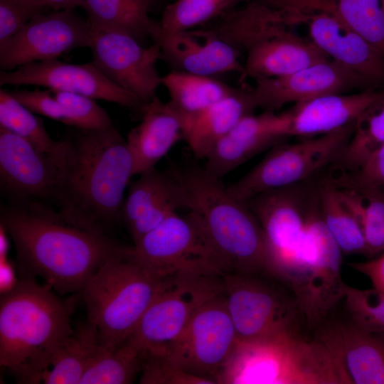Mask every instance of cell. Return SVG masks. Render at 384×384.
<instances>
[{
    "instance_id": "6da1fadb",
    "label": "cell",
    "mask_w": 384,
    "mask_h": 384,
    "mask_svg": "<svg viewBox=\"0 0 384 384\" xmlns=\"http://www.w3.org/2000/svg\"><path fill=\"white\" fill-rule=\"evenodd\" d=\"M0 220L14 243L21 277H40L60 294H79L125 247L55 201L9 198L1 205Z\"/></svg>"
},
{
    "instance_id": "7a4b0ae2",
    "label": "cell",
    "mask_w": 384,
    "mask_h": 384,
    "mask_svg": "<svg viewBox=\"0 0 384 384\" xmlns=\"http://www.w3.org/2000/svg\"><path fill=\"white\" fill-rule=\"evenodd\" d=\"M0 300V364L21 383H39L73 334L79 294L62 299L48 284L22 277Z\"/></svg>"
},
{
    "instance_id": "3957f363",
    "label": "cell",
    "mask_w": 384,
    "mask_h": 384,
    "mask_svg": "<svg viewBox=\"0 0 384 384\" xmlns=\"http://www.w3.org/2000/svg\"><path fill=\"white\" fill-rule=\"evenodd\" d=\"M68 139L70 154L56 202L107 232L121 220L124 194L134 176L127 140L115 127L80 129Z\"/></svg>"
},
{
    "instance_id": "277c9868",
    "label": "cell",
    "mask_w": 384,
    "mask_h": 384,
    "mask_svg": "<svg viewBox=\"0 0 384 384\" xmlns=\"http://www.w3.org/2000/svg\"><path fill=\"white\" fill-rule=\"evenodd\" d=\"M169 171L181 186L184 209L196 217L231 272L272 277L263 230L247 203L205 167L192 164Z\"/></svg>"
},
{
    "instance_id": "5b68a950",
    "label": "cell",
    "mask_w": 384,
    "mask_h": 384,
    "mask_svg": "<svg viewBox=\"0 0 384 384\" xmlns=\"http://www.w3.org/2000/svg\"><path fill=\"white\" fill-rule=\"evenodd\" d=\"M216 383L347 384L327 350L294 329L238 340Z\"/></svg>"
},
{
    "instance_id": "8992f818",
    "label": "cell",
    "mask_w": 384,
    "mask_h": 384,
    "mask_svg": "<svg viewBox=\"0 0 384 384\" xmlns=\"http://www.w3.org/2000/svg\"><path fill=\"white\" fill-rule=\"evenodd\" d=\"M210 27L245 53V76L255 80L286 75L326 61L329 57L312 41L292 31L285 15L257 1L232 8Z\"/></svg>"
},
{
    "instance_id": "52a82bcc",
    "label": "cell",
    "mask_w": 384,
    "mask_h": 384,
    "mask_svg": "<svg viewBox=\"0 0 384 384\" xmlns=\"http://www.w3.org/2000/svg\"><path fill=\"white\" fill-rule=\"evenodd\" d=\"M164 278L129 259L124 249L99 267L79 294L102 346L114 348L129 338Z\"/></svg>"
},
{
    "instance_id": "ba28073f",
    "label": "cell",
    "mask_w": 384,
    "mask_h": 384,
    "mask_svg": "<svg viewBox=\"0 0 384 384\" xmlns=\"http://www.w3.org/2000/svg\"><path fill=\"white\" fill-rule=\"evenodd\" d=\"M124 254L160 278L176 274L223 277L231 272L189 211L172 214L132 246H126Z\"/></svg>"
},
{
    "instance_id": "9c48e42d",
    "label": "cell",
    "mask_w": 384,
    "mask_h": 384,
    "mask_svg": "<svg viewBox=\"0 0 384 384\" xmlns=\"http://www.w3.org/2000/svg\"><path fill=\"white\" fill-rule=\"evenodd\" d=\"M355 123L294 144H279L250 171L228 187L236 198L247 201L264 192L312 178L335 164L354 129Z\"/></svg>"
},
{
    "instance_id": "30bf717a",
    "label": "cell",
    "mask_w": 384,
    "mask_h": 384,
    "mask_svg": "<svg viewBox=\"0 0 384 384\" xmlns=\"http://www.w3.org/2000/svg\"><path fill=\"white\" fill-rule=\"evenodd\" d=\"M223 292V277L176 274L166 277L129 338L145 354H165L196 311Z\"/></svg>"
},
{
    "instance_id": "8fae6325",
    "label": "cell",
    "mask_w": 384,
    "mask_h": 384,
    "mask_svg": "<svg viewBox=\"0 0 384 384\" xmlns=\"http://www.w3.org/2000/svg\"><path fill=\"white\" fill-rule=\"evenodd\" d=\"M238 341L222 292L196 311L165 355L185 372L216 384Z\"/></svg>"
},
{
    "instance_id": "7c38bea8",
    "label": "cell",
    "mask_w": 384,
    "mask_h": 384,
    "mask_svg": "<svg viewBox=\"0 0 384 384\" xmlns=\"http://www.w3.org/2000/svg\"><path fill=\"white\" fill-rule=\"evenodd\" d=\"M306 219L314 241V255L289 287L299 313L309 327H314L343 299L345 283L341 277L342 251L322 220L317 194L310 198Z\"/></svg>"
},
{
    "instance_id": "4fadbf2b",
    "label": "cell",
    "mask_w": 384,
    "mask_h": 384,
    "mask_svg": "<svg viewBox=\"0 0 384 384\" xmlns=\"http://www.w3.org/2000/svg\"><path fill=\"white\" fill-rule=\"evenodd\" d=\"M309 181L268 191L245 201L263 230L273 277L282 282L306 231L308 204L315 187Z\"/></svg>"
},
{
    "instance_id": "5bb4252c",
    "label": "cell",
    "mask_w": 384,
    "mask_h": 384,
    "mask_svg": "<svg viewBox=\"0 0 384 384\" xmlns=\"http://www.w3.org/2000/svg\"><path fill=\"white\" fill-rule=\"evenodd\" d=\"M92 27L89 48L92 63L112 83L137 97L150 102L161 85L157 68L161 46L154 42L144 47L125 33Z\"/></svg>"
},
{
    "instance_id": "9a60e30c",
    "label": "cell",
    "mask_w": 384,
    "mask_h": 384,
    "mask_svg": "<svg viewBox=\"0 0 384 384\" xmlns=\"http://www.w3.org/2000/svg\"><path fill=\"white\" fill-rule=\"evenodd\" d=\"M91 34L88 19L73 9L41 12L0 43V69L9 71L29 63L58 58L75 48H89Z\"/></svg>"
},
{
    "instance_id": "2e32d148",
    "label": "cell",
    "mask_w": 384,
    "mask_h": 384,
    "mask_svg": "<svg viewBox=\"0 0 384 384\" xmlns=\"http://www.w3.org/2000/svg\"><path fill=\"white\" fill-rule=\"evenodd\" d=\"M223 293L238 340H250L294 329L299 311L291 301L255 274L228 272Z\"/></svg>"
},
{
    "instance_id": "e0dca14e",
    "label": "cell",
    "mask_w": 384,
    "mask_h": 384,
    "mask_svg": "<svg viewBox=\"0 0 384 384\" xmlns=\"http://www.w3.org/2000/svg\"><path fill=\"white\" fill-rule=\"evenodd\" d=\"M0 85H37L79 94L140 112L144 103L110 81L92 63H67L58 58L32 62L0 71Z\"/></svg>"
},
{
    "instance_id": "ac0fdd59",
    "label": "cell",
    "mask_w": 384,
    "mask_h": 384,
    "mask_svg": "<svg viewBox=\"0 0 384 384\" xmlns=\"http://www.w3.org/2000/svg\"><path fill=\"white\" fill-rule=\"evenodd\" d=\"M369 85L334 60L317 63L292 73L255 80L250 93L257 107L276 111L289 103H302L332 93H346Z\"/></svg>"
},
{
    "instance_id": "d6986e66",
    "label": "cell",
    "mask_w": 384,
    "mask_h": 384,
    "mask_svg": "<svg viewBox=\"0 0 384 384\" xmlns=\"http://www.w3.org/2000/svg\"><path fill=\"white\" fill-rule=\"evenodd\" d=\"M0 183L9 198L56 202L60 171L28 142L0 126Z\"/></svg>"
},
{
    "instance_id": "ffe728a7",
    "label": "cell",
    "mask_w": 384,
    "mask_h": 384,
    "mask_svg": "<svg viewBox=\"0 0 384 384\" xmlns=\"http://www.w3.org/2000/svg\"><path fill=\"white\" fill-rule=\"evenodd\" d=\"M291 110L245 116L210 151L204 167L222 178L259 153L291 137Z\"/></svg>"
},
{
    "instance_id": "44dd1931",
    "label": "cell",
    "mask_w": 384,
    "mask_h": 384,
    "mask_svg": "<svg viewBox=\"0 0 384 384\" xmlns=\"http://www.w3.org/2000/svg\"><path fill=\"white\" fill-rule=\"evenodd\" d=\"M314 339L329 353L347 384H384V341L353 323H321Z\"/></svg>"
},
{
    "instance_id": "7402d4cb",
    "label": "cell",
    "mask_w": 384,
    "mask_h": 384,
    "mask_svg": "<svg viewBox=\"0 0 384 384\" xmlns=\"http://www.w3.org/2000/svg\"><path fill=\"white\" fill-rule=\"evenodd\" d=\"M155 42L161 46V59L174 70L210 77L227 73L245 76L240 50L210 28H193Z\"/></svg>"
},
{
    "instance_id": "603a6c76",
    "label": "cell",
    "mask_w": 384,
    "mask_h": 384,
    "mask_svg": "<svg viewBox=\"0 0 384 384\" xmlns=\"http://www.w3.org/2000/svg\"><path fill=\"white\" fill-rule=\"evenodd\" d=\"M311 41L328 57L369 85L384 82V56L335 15L325 11L304 16Z\"/></svg>"
},
{
    "instance_id": "cb8c5ba5",
    "label": "cell",
    "mask_w": 384,
    "mask_h": 384,
    "mask_svg": "<svg viewBox=\"0 0 384 384\" xmlns=\"http://www.w3.org/2000/svg\"><path fill=\"white\" fill-rule=\"evenodd\" d=\"M140 123L127 135L134 159V175L155 168L171 149L184 138L182 117L169 102L156 95L143 105Z\"/></svg>"
},
{
    "instance_id": "d4e9b609",
    "label": "cell",
    "mask_w": 384,
    "mask_h": 384,
    "mask_svg": "<svg viewBox=\"0 0 384 384\" xmlns=\"http://www.w3.org/2000/svg\"><path fill=\"white\" fill-rule=\"evenodd\" d=\"M384 99V92L332 93L297 104L291 110V136L326 134L355 123L368 109Z\"/></svg>"
},
{
    "instance_id": "484cf974",
    "label": "cell",
    "mask_w": 384,
    "mask_h": 384,
    "mask_svg": "<svg viewBox=\"0 0 384 384\" xmlns=\"http://www.w3.org/2000/svg\"><path fill=\"white\" fill-rule=\"evenodd\" d=\"M255 108L250 90H238L186 122L183 139L196 159H205L238 122Z\"/></svg>"
},
{
    "instance_id": "4316f807",
    "label": "cell",
    "mask_w": 384,
    "mask_h": 384,
    "mask_svg": "<svg viewBox=\"0 0 384 384\" xmlns=\"http://www.w3.org/2000/svg\"><path fill=\"white\" fill-rule=\"evenodd\" d=\"M153 0H83L81 6L92 27L125 33L139 41H154L158 22L149 16Z\"/></svg>"
},
{
    "instance_id": "83f0119b",
    "label": "cell",
    "mask_w": 384,
    "mask_h": 384,
    "mask_svg": "<svg viewBox=\"0 0 384 384\" xmlns=\"http://www.w3.org/2000/svg\"><path fill=\"white\" fill-rule=\"evenodd\" d=\"M174 109L186 122L210 105L235 93L232 87L213 77L172 70L161 76Z\"/></svg>"
},
{
    "instance_id": "f1b7e54d",
    "label": "cell",
    "mask_w": 384,
    "mask_h": 384,
    "mask_svg": "<svg viewBox=\"0 0 384 384\" xmlns=\"http://www.w3.org/2000/svg\"><path fill=\"white\" fill-rule=\"evenodd\" d=\"M0 126L28 142L49 158L60 172L66 166L70 154L68 139L55 141L52 139L41 119L2 88L0 90Z\"/></svg>"
},
{
    "instance_id": "f546056e",
    "label": "cell",
    "mask_w": 384,
    "mask_h": 384,
    "mask_svg": "<svg viewBox=\"0 0 384 384\" xmlns=\"http://www.w3.org/2000/svg\"><path fill=\"white\" fill-rule=\"evenodd\" d=\"M317 194L322 220L342 252L367 255L361 226L338 187L325 178L317 183Z\"/></svg>"
},
{
    "instance_id": "4dcf8cb0",
    "label": "cell",
    "mask_w": 384,
    "mask_h": 384,
    "mask_svg": "<svg viewBox=\"0 0 384 384\" xmlns=\"http://www.w3.org/2000/svg\"><path fill=\"white\" fill-rule=\"evenodd\" d=\"M100 343L97 331L87 322L73 330L55 353L41 381L46 384H80L88 361Z\"/></svg>"
},
{
    "instance_id": "1f68e13d",
    "label": "cell",
    "mask_w": 384,
    "mask_h": 384,
    "mask_svg": "<svg viewBox=\"0 0 384 384\" xmlns=\"http://www.w3.org/2000/svg\"><path fill=\"white\" fill-rule=\"evenodd\" d=\"M142 354L128 338L114 348L100 343L94 350L80 384L132 383L141 372Z\"/></svg>"
},
{
    "instance_id": "d6a6232c",
    "label": "cell",
    "mask_w": 384,
    "mask_h": 384,
    "mask_svg": "<svg viewBox=\"0 0 384 384\" xmlns=\"http://www.w3.org/2000/svg\"><path fill=\"white\" fill-rule=\"evenodd\" d=\"M383 144L384 99L356 120L351 137L335 164L340 171H354Z\"/></svg>"
},
{
    "instance_id": "836d02e7",
    "label": "cell",
    "mask_w": 384,
    "mask_h": 384,
    "mask_svg": "<svg viewBox=\"0 0 384 384\" xmlns=\"http://www.w3.org/2000/svg\"><path fill=\"white\" fill-rule=\"evenodd\" d=\"M240 0H176L164 9L154 41L220 17Z\"/></svg>"
},
{
    "instance_id": "e575fe53",
    "label": "cell",
    "mask_w": 384,
    "mask_h": 384,
    "mask_svg": "<svg viewBox=\"0 0 384 384\" xmlns=\"http://www.w3.org/2000/svg\"><path fill=\"white\" fill-rule=\"evenodd\" d=\"M338 188L361 226L367 255L384 250V192Z\"/></svg>"
},
{
    "instance_id": "d590c367",
    "label": "cell",
    "mask_w": 384,
    "mask_h": 384,
    "mask_svg": "<svg viewBox=\"0 0 384 384\" xmlns=\"http://www.w3.org/2000/svg\"><path fill=\"white\" fill-rule=\"evenodd\" d=\"M331 14L384 56V12L380 0H335Z\"/></svg>"
},
{
    "instance_id": "8d00e7d4",
    "label": "cell",
    "mask_w": 384,
    "mask_h": 384,
    "mask_svg": "<svg viewBox=\"0 0 384 384\" xmlns=\"http://www.w3.org/2000/svg\"><path fill=\"white\" fill-rule=\"evenodd\" d=\"M139 175V178L129 186L122 208L121 220L127 228L176 185L170 171H161L154 168Z\"/></svg>"
},
{
    "instance_id": "74e56055",
    "label": "cell",
    "mask_w": 384,
    "mask_h": 384,
    "mask_svg": "<svg viewBox=\"0 0 384 384\" xmlns=\"http://www.w3.org/2000/svg\"><path fill=\"white\" fill-rule=\"evenodd\" d=\"M343 299L351 323L371 334H384V292L374 287L357 289L345 283Z\"/></svg>"
},
{
    "instance_id": "f35d334b",
    "label": "cell",
    "mask_w": 384,
    "mask_h": 384,
    "mask_svg": "<svg viewBox=\"0 0 384 384\" xmlns=\"http://www.w3.org/2000/svg\"><path fill=\"white\" fill-rule=\"evenodd\" d=\"M50 91L68 111L72 127L84 130H106L114 127L109 114L95 99L71 92Z\"/></svg>"
},
{
    "instance_id": "ab89813d",
    "label": "cell",
    "mask_w": 384,
    "mask_h": 384,
    "mask_svg": "<svg viewBox=\"0 0 384 384\" xmlns=\"http://www.w3.org/2000/svg\"><path fill=\"white\" fill-rule=\"evenodd\" d=\"M339 171L329 178L338 187L384 192V144L356 170Z\"/></svg>"
},
{
    "instance_id": "60d3db41",
    "label": "cell",
    "mask_w": 384,
    "mask_h": 384,
    "mask_svg": "<svg viewBox=\"0 0 384 384\" xmlns=\"http://www.w3.org/2000/svg\"><path fill=\"white\" fill-rule=\"evenodd\" d=\"M140 373L142 384H212L185 372L165 354L144 355Z\"/></svg>"
},
{
    "instance_id": "b9f144b4",
    "label": "cell",
    "mask_w": 384,
    "mask_h": 384,
    "mask_svg": "<svg viewBox=\"0 0 384 384\" xmlns=\"http://www.w3.org/2000/svg\"><path fill=\"white\" fill-rule=\"evenodd\" d=\"M176 182L175 188L170 193L153 204L128 227L134 243L179 209H184L182 191L176 180Z\"/></svg>"
},
{
    "instance_id": "7bdbcfd3",
    "label": "cell",
    "mask_w": 384,
    "mask_h": 384,
    "mask_svg": "<svg viewBox=\"0 0 384 384\" xmlns=\"http://www.w3.org/2000/svg\"><path fill=\"white\" fill-rule=\"evenodd\" d=\"M45 9L34 0H0V43L16 33Z\"/></svg>"
},
{
    "instance_id": "ee69618b",
    "label": "cell",
    "mask_w": 384,
    "mask_h": 384,
    "mask_svg": "<svg viewBox=\"0 0 384 384\" xmlns=\"http://www.w3.org/2000/svg\"><path fill=\"white\" fill-rule=\"evenodd\" d=\"M10 94L33 113L71 126L66 109L55 98L50 90H16Z\"/></svg>"
},
{
    "instance_id": "f6af8a7d",
    "label": "cell",
    "mask_w": 384,
    "mask_h": 384,
    "mask_svg": "<svg viewBox=\"0 0 384 384\" xmlns=\"http://www.w3.org/2000/svg\"><path fill=\"white\" fill-rule=\"evenodd\" d=\"M350 266L366 275L374 288L384 292V253L371 260L351 263Z\"/></svg>"
},
{
    "instance_id": "bcb514c9",
    "label": "cell",
    "mask_w": 384,
    "mask_h": 384,
    "mask_svg": "<svg viewBox=\"0 0 384 384\" xmlns=\"http://www.w3.org/2000/svg\"><path fill=\"white\" fill-rule=\"evenodd\" d=\"M0 260V289L2 294L10 291L16 284L18 280L15 277L14 268L7 257H2Z\"/></svg>"
},
{
    "instance_id": "7dc6e473",
    "label": "cell",
    "mask_w": 384,
    "mask_h": 384,
    "mask_svg": "<svg viewBox=\"0 0 384 384\" xmlns=\"http://www.w3.org/2000/svg\"><path fill=\"white\" fill-rule=\"evenodd\" d=\"M43 8L53 11L73 9L81 6L83 0H34Z\"/></svg>"
},
{
    "instance_id": "c3c4849f",
    "label": "cell",
    "mask_w": 384,
    "mask_h": 384,
    "mask_svg": "<svg viewBox=\"0 0 384 384\" xmlns=\"http://www.w3.org/2000/svg\"><path fill=\"white\" fill-rule=\"evenodd\" d=\"M6 232L2 226H1V234H0V239H1V249H0V258L6 257L8 248H9V244L7 240V237L6 235Z\"/></svg>"
},
{
    "instance_id": "681fc988",
    "label": "cell",
    "mask_w": 384,
    "mask_h": 384,
    "mask_svg": "<svg viewBox=\"0 0 384 384\" xmlns=\"http://www.w3.org/2000/svg\"><path fill=\"white\" fill-rule=\"evenodd\" d=\"M380 1L382 9H383V12H384V0H380Z\"/></svg>"
}]
</instances>
